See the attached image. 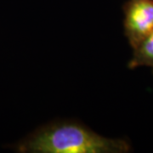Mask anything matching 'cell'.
I'll use <instances>...</instances> for the list:
<instances>
[{
  "label": "cell",
  "instance_id": "cell-1",
  "mask_svg": "<svg viewBox=\"0 0 153 153\" xmlns=\"http://www.w3.org/2000/svg\"><path fill=\"white\" fill-rule=\"evenodd\" d=\"M12 148L20 153H128L132 149L126 140L102 136L73 121L43 126Z\"/></svg>",
  "mask_w": 153,
  "mask_h": 153
},
{
  "label": "cell",
  "instance_id": "cell-2",
  "mask_svg": "<svg viewBox=\"0 0 153 153\" xmlns=\"http://www.w3.org/2000/svg\"><path fill=\"white\" fill-rule=\"evenodd\" d=\"M123 10L124 35L133 49L153 32V0H128Z\"/></svg>",
  "mask_w": 153,
  "mask_h": 153
},
{
  "label": "cell",
  "instance_id": "cell-3",
  "mask_svg": "<svg viewBox=\"0 0 153 153\" xmlns=\"http://www.w3.org/2000/svg\"><path fill=\"white\" fill-rule=\"evenodd\" d=\"M141 66L151 68L153 74V32L133 49V55L128 63L130 70Z\"/></svg>",
  "mask_w": 153,
  "mask_h": 153
}]
</instances>
